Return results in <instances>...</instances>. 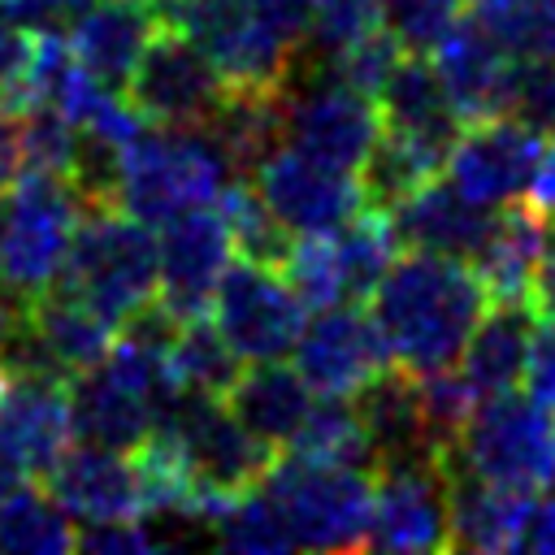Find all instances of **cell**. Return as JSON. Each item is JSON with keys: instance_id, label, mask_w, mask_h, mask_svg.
Segmentation results:
<instances>
[{"instance_id": "26", "label": "cell", "mask_w": 555, "mask_h": 555, "mask_svg": "<svg viewBox=\"0 0 555 555\" xmlns=\"http://www.w3.org/2000/svg\"><path fill=\"white\" fill-rule=\"evenodd\" d=\"M447 473V503H451V551H520V533L533 507V494L507 490L468 473Z\"/></svg>"}, {"instance_id": "32", "label": "cell", "mask_w": 555, "mask_h": 555, "mask_svg": "<svg viewBox=\"0 0 555 555\" xmlns=\"http://www.w3.org/2000/svg\"><path fill=\"white\" fill-rule=\"evenodd\" d=\"M512 61L555 56V0H464Z\"/></svg>"}, {"instance_id": "18", "label": "cell", "mask_w": 555, "mask_h": 555, "mask_svg": "<svg viewBox=\"0 0 555 555\" xmlns=\"http://www.w3.org/2000/svg\"><path fill=\"white\" fill-rule=\"evenodd\" d=\"M429 61H434V69L451 95V108L464 126L507 108V82H512L516 61L503 52V43L468 9L434 43Z\"/></svg>"}, {"instance_id": "21", "label": "cell", "mask_w": 555, "mask_h": 555, "mask_svg": "<svg viewBox=\"0 0 555 555\" xmlns=\"http://www.w3.org/2000/svg\"><path fill=\"white\" fill-rule=\"evenodd\" d=\"M165 26L160 0H95L74 13L65 26L74 56L113 91H126L134 61L143 56L147 39Z\"/></svg>"}, {"instance_id": "9", "label": "cell", "mask_w": 555, "mask_h": 555, "mask_svg": "<svg viewBox=\"0 0 555 555\" xmlns=\"http://www.w3.org/2000/svg\"><path fill=\"white\" fill-rule=\"evenodd\" d=\"M160 425L178 438V447H182L199 490L217 503V512L234 494L260 486V477L269 473V464L278 455L269 442H260L225 408V399H212V395H182L178 390L173 403L165 408Z\"/></svg>"}, {"instance_id": "12", "label": "cell", "mask_w": 555, "mask_h": 555, "mask_svg": "<svg viewBox=\"0 0 555 555\" xmlns=\"http://www.w3.org/2000/svg\"><path fill=\"white\" fill-rule=\"evenodd\" d=\"M369 551H451V503L438 455L382 460L373 468Z\"/></svg>"}, {"instance_id": "33", "label": "cell", "mask_w": 555, "mask_h": 555, "mask_svg": "<svg viewBox=\"0 0 555 555\" xmlns=\"http://www.w3.org/2000/svg\"><path fill=\"white\" fill-rule=\"evenodd\" d=\"M212 538L225 551H243V555H273V551H291L286 525L273 507V499L251 486L243 494H234L217 516H212Z\"/></svg>"}, {"instance_id": "35", "label": "cell", "mask_w": 555, "mask_h": 555, "mask_svg": "<svg viewBox=\"0 0 555 555\" xmlns=\"http://www.w3.org/2000/svg\"><path fill=\"white\" fill-rule=\"evenodd\" d=\"M386 22L382 0H317L312 9V30L308 43L317 48V56H338L347 43H356L360 35L377 30Z\"/></svg>"}, {"instance_id": "36", "label": "cell", "mask_w": 555, "mask_h": 555, "mask_svg": "<svg viewBox=\"0 0 555 555\" xmlns=\"http://www.w3.org/2000/svg\"><path fill=\"white\" fill-rule=\"evenodd\" d=\"M516 121L538 130L542 139L555 130V56L546 61H516L507 82V108Z\"/></svg>"}, {"instance_id": "49", "label": "cell", "mask_w": 555, "mask_h": 555, "mask_svg": "<svg viewBox=\"0 0 555 555\" xmlns=\"http://www.w3.org/2000/svg\"><path fill=\"white\" fill-rule=\"evenodd\" d=\"M160 4H169V0H160Z\"/></svg>"}, {"instance_id": "40", "label": "cell", "mask_w": 555, "mask_h": 555, "mask_svg": "<svg viewBox=\"0 0 555 555\" xmlns=\"http://www.w3.org/2000/svg\"><path fill=\"white\" fill-rule=\"evenodd\" d=\"M26 61H30V30L13 26L0 13V100L13 108V95L22 91L26 78Z\"/></svg>"}, {"instance_id": "4", "label": "cell", "mask_w": 555, "mask_h": 555, "mask_svg": "<svg viewBox=\"0 0 555 555\" xmlns=\"http://www.w3.org/2000/svg\"><path fill=\"white\" fill-rule=\"evenodd\" d=\"M260 490L273 499L291 546L304 551H360L373 520V468L321 464L278 451Z\"/></svg>"}, {"instance_id": "50", "label": "cell", "mask_w": 555, "mask_h": 555, "mask_svg": "<svg viewBox=\"0 0 555 555\" xmlns=\"http://www.w3.org/2000/svg\"><path fill=\"white\" fill-rule=\"evenodd\" d=\"M0 4H4V0H0Z\"/></svg>"}, {"instance_id": "10", "label": "cell", "mask_w": 555, "mask_h": 555, "mask_svg": "<svg viewBox=\"0 0 555 555\" xmlns=\"http://www.w3.org/2000/svg\"><path fill=\"white\" fill-rule=\"evenodd\" d=\"M377 134H382L377 100L343 82L334 69L299 87L291 82L282 91V143L321 165L360 178Z\"/></svg>"}, {"instance_id": "5", "label": "cell", "mask_w": 555, "mask_h": 555, "mask_svg": "<svg viewBox=\"0 0 555 555\" xmlns=\"http://www.w3.org/2000/svg\"><path fill=\"white\" fill-rule=\"evenodd\" d=\"M82 217V195L65 173L22 169L0 191V291L17 299L43 295L69 256Z\"/></svg>"}, {"instance_id": "16", "label": "cell", "mask_w": 555, "mask_h": 555, "mask_svg": "<svg viewBox=\"0 0 555 555\" xmlns=\"http://www.w3.org/2000/svg\"><path fill=\"white\" fill-rule=\"evenodd\" d=\"M291 356H295L299 377L317 395H343V399L364 390L390 364L382 330L373 312H364V304L317 308V317H308Z\"/></svg>"}, {"instance_id": "11", "label": "cell", "mask_w": 555, "mask_h": 555, "mask_svg": "<svg viewBox=\"0 0 555 555\" xmlns=\"http://www.w3.org/2000/svg\"><path fill=\"white\" fill-rule=\"evenodd\" d=\"M126 100L147 126H208L225 100L217 65L169 17L126 78Z\"/></svg>"}, {"instance_id": "45", "label": "cell", "mask_w": 555, "mask_h": 555, "mask_svg": "<svg viewBox=\"0 0 555 555\" xmlns=\"http://www.w3.org/2000/svg\"><path fill=\"white\" fill-rule=\"evenodd\" d=\"M17 486H22V468H17V464H13V460L0 451V503H4V499H9Z\"/></svg>"}, {"instance_id": "3", "label": "cell", "mask_w": 555, "mask_h": 555, "mask_svg": "<svg viewBox=\"0 0 555 555\" xmlns=\"http://www.w3.org/2000/svg\"><path fill=\"white\" fill-rule=\"evenodd\" d=\"M230 178L234 169L204 126H156L121 147L117 204L156 230L186 208L212 204Z\"/></svg>"}, {"instance_id": "47", "label": "cell", "mask_w": 555, "mask_h": 555, "mask_svg": "<svg viewBox=\"0 0 555 555\" xmlns=\"http://www.w3.org/2000/svg\"><path fill=\"white\" fill-rule=\"evenodd\" d=\"M4 377H9V373H4V356H0V386H4Z\"/></svg>"}, {"instance_id": "46", "label": "cell", "mask_w": 555, "mask_h": 555, "mask_svg": "<svg viewBox=\"0 0 555 555\" xmlns=\"http://www.w3.org/2000/svg\"><path fill=\"white\" fill-rule=\"evenodd\" d=\"M61 4V13H78V9H87V4H95V0H56Z\"/></svg>"}, {"instance_id": "25", "label": "cell", "mask_w": 555, "mask_h": 555, "mask_svg": "<svg viewBox=\"0 0 555 555\" xmlns=\"http://www.w3.org/2000/svg\"><path fill=\"white\" fill-rule=\"evenodd\" d=\"M312 403H317V390L299 377L295 364H282V360L243 364L234 386L225 390V408L273 451H286L299 438V429L312 416Z\"/></svg>"}, {"instance_id": "27", "label": "cell", "mask_w": 555, "mask_h": 555, "mask_svg": "<svg viewBox=\"0 0 555 555\" xmlns=\"http://www.w3.org/2000/svg\"><path fill=\"white\" fill-rule=\"evenodd\" d=\"M529 334H533V308L529 304H490L486 308V317L477 321V330L464 343L460 364H455L477 399L507 395L520 386Z\"/></svg>"}, {"instance_id": "2", "label": "cell", "mask_w": 555, "mask_h": 555, "mask_svg": "<svg viewBox=\"0 0 555 555\" xmlns=\"http://www.w3.org/2000/svg\"><path fill=\"white\" fill-rule=\"evenodd\" d=\"M52 286L74 291L117 325L130 321L156 299L160 286V251L152 225L121 204H87L65 269Z\"/></svg>"}, {"instance_id": "31", "label": "cell", "mask_w": 555, "mask_h": 555, "mask_svg": "<svg viewBox=\"0 0 555 555\" xmlns=\"http://www.w3.org/2000/svg\"><path fill=\"white\" fill-rule=\"evenodd\" d=\"M230 225V238H234V256H247V260H260V264H278L291 256V243L295 234L269 212V204L256 195V186L247 178H230L221 186V195L212 199Z\"/></svg>"}, {"instance_id": "41", "label": "cell", "mask_w": 555, "mask_h": 555, "mask_svg": "<svg viewBox=\"0 0 555 555\" xmlns=\"http://www.w3.org/2000/svg\"><path fill=\"white\" fill-rule=\"evenodd\" d=\"M247 4L269 22V30H278L286 43H295V48L304 52L308 30H312V9H317V0H247Z\"/></svg>"}, {"instance_id": "28", "label": "cell", "mask_w": 555, "mask_h": 555, "mask_svg": "<svg viewBox=\"0 0 555 555\" xmlns=\"http://www.w3.org/2000/svg\"><path fill=\"white\" fill-rule=\"evenodd\" d=\"M243 360L234 356V347L221 338V330L212 325V317H186L173 330L169 343V377L182 395H212L225 399V390L234 386Z\"/></svg>"}, {"instance_id": "8", "label": "cell", "mask_w": 555, "mask_h": 555, "mask_svg": "<svg viewBox=\"0 0 555 555\" xmlns=\"http://www.w3.org/2000/svg\"><path fill=\"white\" fill-rule=\"evenodd\" d=\"M208 312L243 364L286 360L308 325V304L286 282V273L278 264H260L247 256L225 264Z\"/></svg>"}, {"instance_id": "20", "label": "cell", "mask_w": 555, "mask_h": 555, "mask_svg": "<svg viewBox=\"0 0 555 555\" xmlns=\"http://www.w3.org/2000/svg\"><path fill=\"white\" fill-rule=\"evenodd\" d=\"M377 113H382V130L416 143L421 152H429L442 165H447V152L464 126L451 108V95L434 69L429 52H403L399 56V65L390 69V78L377 91Z\"/></svg>"}, {"instance_id": "37", "label": "cell", "mask_w": 555, "mask_h": 555, "mask_svg": "<svg viewBox=\"0 0 555 555\" xmlns=\"http://www.w3.org/2000/svg\"><path fill=\"white\" fill-rule=\"evenodd\" d=\"M382 13L408 52H434L447 26L464 13V0H382Z\"/></svg>"}, {"instance_id": "23", "label": "cell", "mask_w": 555, "mask_h": 555, "mask_svg": "<svg viewBox=\"0 0 555 555\" xmlns=\"http://www.w3.org/2000/svg\"><path fill=\"white\" fill-rule=\"evenodd\" d=\"M494 208L473 204L464 191H455L447 182V173H434L425 186H416L403 204L390 208V225L399 247L408 251H442V256H460L473 260L486 230H490Z\"/></svg>"}, {"instance_id": "38", "label": "cell", "mask_w": 555, "mask_h": 555, "mask_svg": "<svg viewBox=\"0 0 555 555\" xmlns=\"http://www.w3.org/2000/svg\"><path fill=\"white\" fill-rule=\"evenodd\" d=\"M525 386L542 408L555 412V317H533L529 356H525Z\"/></svg>"}, {"instance_id": "29", "label": "cell", "mask_w": 555, "mask_h": 555, "mask_svg": "<svg viewBox=\"0 0 555 555\" xmlns=\"http://www.w3.org/2000/svg\"><path fill=\"white\" fill-rule=\"evenodd\" d=\"M0 551L17 555H61L78 551V529L48 486H17L0 503Z\"/></svg>"}, {"instance_id": "22", "label": "cell", "mask_w": 555, "mask_h": 555, "mask_svg": "<svg viewBox=\"0 0 555 555\" xmlns=\"http://www.w3.org/2000/svg\"><path fill=\"white\" fill-rule=\"evenodd\" d=\"M551 238H555V225L525 199L494 208L490 230H486L477 256L468 260L481 273L490 304H529L533 278H538L542 260L551 256Z\"/></svg>"}, {"instance_id": "13", "label": "cell", "mask_w": 555, "mask_h": 555, "mask_svg": "<svg viewBox=\"0 0 555 555\" xmlns=\"http://www.w3.org/2000/svg\"><path fill=\"white\" fill-rule=\"evenodd\" d=\"M247 182L256 195L269 204V212L291 230V234H317V230H338L351 221L364 204V186L356 173H343L334 165H321L286 143H278L251 173Z\"/></svg>"}, {"instance_id": "43", "label": "cell", "mask_w": 555, "mask_h": 555, "mask_svg": "<svg viewBox=\"0 0 555 555\" xmlns=\"http://www.w3.org/2000/svg\"><path fill=\"white\" fill-rule=\"evenodd\" d=\"M22 173V113L0 100V191H9Z\"/></svg>"}, {"instance_id": "19", "label": "cell", "mask_w": 555, "mask_h": 555, "mask_svg": "<svg viewBox=\"0 0 555 555\" xmlns=\"http://www.w3.org/2000/svg\"><path fill=\"white\" fill-rule=\"evenodd\" d=\"M43 486L56 494V503L82 520H139L143 516V490L130 451H113L100 442L65 447V455L48 468Z\"/></svg>"}, {"instance_id": "24", "label": "cell", "mask_w": 555, "mask_h": 555, "mask_svg": "<svg viewBox=\"0 0 555 555\" xmlns=\"http://www.w3.org/2000/svg\"><path fill=\"white\" fill-rule=\"evenodd\" d=\"M26 325H30V338L43 364L61 377H78L95 369L121 330L117 321H108L104 312H95L87 299H78L65 286H48L43 295H35L26 308Z\"/></svg>"}, {"instance_id": "48", "label": "cell", "mask_w": 555, "mask_h": 555, "mask_svg": "<svg viewBox=\"0 0 555 555\" xmlns=\"http://www.w3.org/2000/svg\"><path fill=\"white\" fill-rule=\"evenodd\" d=\"M551 256H555V238H551Z\"/></svg>"}, {"instance_id": "1", "label": "cell", "mask_w": 555, "mask_h": 555, "mask_svg": "<svg viewBox=\"0 0 555 555\" xmlns=\"http://www.w3.org/2000/svg\"><path fill=\"white\" fill-rule=\"evenodd\" d=\"M369 304L390 364L429 373L460 364L464 343L490 308V291L468 260L403 247L382 273Z\"/></svg>"}, {"instance_id": "7", "label": "cell", "mask_w": 555, "mask_h": 555, "mask_svg": "<svg viewBox=\"0 0 555 555\" xmlns=\"http://www.w3.org/2000/svg\"><path fill=\"white\" fill-rule=\"evenodd\" d=\"M160 9L199 43L230 91L282 95L295 82L299 48L269 30V22L247 0H169Z\"/></svg>"}, {"instance_id": "15", "label": "cell", "mask_w": 555, "mask_h": 555, "mask_svg": "<svg viewBox=\"0 0 555 555\" xmlns=\"http://www.w3.org/2000/svg\"><path fill=\"white\" fill-rule=\"evenodd\" d=\"M156 251H160V286L156 299L178 317H204L212 308V291L234 260V238L217 204L186 208L156 225Z\"/></svg>"}, {"instance_id": "44", "label": "cell", "mask_w": 555, "mask_h": 555, "mask_svg": "<svg viewBox=\"0 0 555 555\" xmlns=\"http://www.w3.org/2000/svg\"><path fill=\"white\" fill-rule=\"evenodd\" d=\"M520 551H538V555H555V494L538 499L529 507L525 533H520Z\"/></svg>"}, {"instance_id": "6", "label": "cell", "mask_w": 555, "mask_h": 555, "mask_svg": "<svg viewBox=\"0 0 555 555\" xmlns=\"http://www.w3.org/2000/svg\"><path fill=\"white\" fill-rule=\"evenodd\" d=\"M438 464L507 490L542 494L555 481V412L533 395H490L473 408L460 442L442 451Z\"/></svg>"}, {"instance_id": "42", "label": "cell", "mask_w": 555, "mask_h": 555, "mask_svg": "<svg viewBox=\"0 0 555 555\" xmlns=\"http://www.w3.org/2000/svg\"><path fill=\"white\" fill-rule=\"evenodd\" d=\"M520 199H525L529 208H538V212L555 225V130L546 134V147L538 152V165H533L529 186H525Z\"/></svg>"}, {"instance_id": "34", "label": "cell", "mask_w": 555, "mask_h": 555, "mask_svg": "<svg viewBox=\"0 0 555 555\" xmlns=\"http://www.w3.org/2000/svg\"><path fill=\"white\" fill-rule=\"evenodd\" d=\"M408 48L399 43V35L382 22L377 30H369V35H360L356 43H347L338 56H330V69L343 78V82H351L356 91H364V95H373L377 100V91H382V82L390 78V69L399 65V56H403Z\"/></svg>"}, {"instance_id": "30", "label": "cell", "mask_w": 555, "mask_h": 555, "mask_svg": "<svg viewBox=\"0 0 555 555\" xmlns=\"http://www.w3.org/2000/svg\"><path fill=\"white\" fill-rule=\"evenodd\" d=\"M286 451L321 460V464H356V468L377 464L369 425H364L356 399H343V395H317L308 425L299 429V438Z\"/></svg>"}, {"instance_id": "39", "label": "cell", "mask_w": 555, "mask_h": 555, "mask_svg": "<svg viewBox=\"0 0 555 555\" xmlns=\"http://www.w3.org/2000/svg\"><path fill=\"white\" fill-rule=\"evenodd\" d=\"M152 546H160V538H152L143 520H100L78 533V551H100V555H134Z\"/></svg>"}, {"instance_id": "14", "label": "cell", "mask_w": 555, "mask_h": 555, "mask_svg": "<svg viewBox=\"0 0 555 555\" xmlns=\"http://www.w3.org/2000/svg\"><path fill=\"white\" fill-rule=\"evenodd\" d=\"M538 152H542L538 130H529L512 113H494V117L460 126L442 169H447V182L464 191L473 204L499 208L525 195Z\"/></svg>"}, {"instance_id": "17", "label": "cell", "mask_w": 555, "mask_h": 555, "mask_svg": "<svg viewBox=\"0 0 555 555\" xmlns=\"http://www.w3.org/2000/svg\"><path fill=\"white\" fill-rule=\"evenodd\" d=\"M74 438L69 377L61 373H9L0 386V451L22 477L43 481Z\"/></svg>"}]
</instances>
